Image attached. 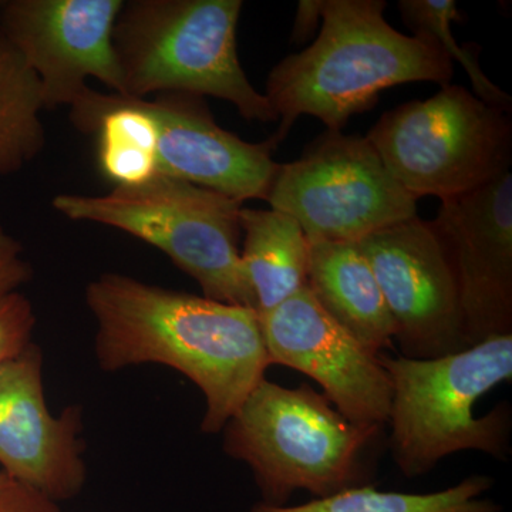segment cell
Here are the masks:
<instances>
[{"mask_svg": "<svg viewBox=\"0 0 512 512\" xmlns=\"http://www.w3.org/2000/svg\"><path fill=\"white\" fill-rule=\"evenodd\" d=\"M97 323L94 355L106 373L163 365L190 379L205 399L201 431L218 434L265 379L269 363L255 309L106 272L87 285Z\"/></svg>", "mask_w": 512, "mask_h": 512, "instance_id": "1", "label": "cell"}, {"mask_svg": "<svg viewBox=\"0 0 512 512\" xmlns=\"http://www.w3.org/2000/svg\"><path fill=\"white\" fill-rule=\"evenodd\" d=\"M382 0H322V29L311 46L285 57L266 80L278 120L276 147L298 117L313 116L342 131L355 114L372 110L379 94L412 82L450 84L454 62L436 43L407 36L384 18Z\"/></svg>", "mask_w": 512, "mask_h": 512, "instance_id": "2", "label": "cell"}, {"mask_svg": "<svg viewBox=\"0 0 512 512\" xmlns=\"http://www.w3.org/2000/svg\"><path fill=\"white\" fill-rule=\"evenodd\" d=\"M379 360L392 384L390 451L404 477L426 476L460 451L507 460L510 407L501 404L484 417L474 409L498 384L511 382L512 333L434 359L380 353Z\"/></svg>", "mask_w": 512, "mask_h": 512, "instance_id": "3", "label": "cell"}, {"mask_svg": "<svg viewBox=\"0 0 512 512\" xmlns=\"http://www.w3.org/2000/svg\"><path fill=\"white\" fill-rule=\"evenodd\" d=\"M380 426L346 419L308 384L261 380L224 427V451L244 461L261 503L284 507L296 491L313 498L369 484L363 456Z\"/></svg>", "mask_w": 512, "mask_h": 512, "instance_id": "4", "label": "cell"}, {"mask_svg": "<svg viewBox=\"0 0 512 512\" xmlns=\"http://www.w3.org/2000/svg\"><path fill=\"white\" fill-rule=\"evenodd\" d=\"M241 0H130L123 2L113 46L123 96L184 93L215 97L248 121L278 120L239 62Z\"/></svg>", "mask_w": 512, "mask_h": 512, "instance_id": "5", "label": "cell"}, {"mask_svg": "<svg viewBox=\"0 0 512 512\" xmlns=\"http://www.w3.org/2000/svg\"><path fill=\"white\" fill-rule=\"evenodd\" d=\"M52 205L67 220L119 229L160 249L200 285L205 298L256 311L239 251L241 202L156 174L109 194H59Z\"/></svg>", "mask_w": 512, "mask_h": 512, "instance_id": "6", "label": "cell"}, {"mask_svg": "<svg viewBox=\"0 0 512 512\" xmlns=\"http://www.w3.org/2000/svg\"><path fill=\"white\" fill-rule=\"evenodd\" d=\"M511 111L460 86L386 111L366 140L414 198L441 201L477 190L510 171Z\"/></svg>", "mask_w": 512, "mask_h": 512, "instance_id": "7", "label": "cell"}, {"mask_svg": "<svg viewBox=\"0 0 512 512\" xmlns=\"http://www.w3.org/2000/svg\"><path fill=\"white\" fill-rule=\"evenodd\" d=\"M417 198L390 175L366 137L326 131L302 157L279 164L266 202L308 239L357 242L417 217Z\"/></svg>", "mask_w": 512, "mask_h": 512, "instance_id": "8", "label": "cell"}, {"mask_svg": "<svg viewBox=\"0 0 512 512\" xmlns=\"http://www.w3.org/2000/svg\"><path fill=\"white\" fill-rule=\"evenodd\" d=\"M123 0H5L0 35L39 80L46 109L70 107L90 79L123 94L113 30Z\"/></svg>", "mask_w": 512, "mask_h": 512, "instance_id": "9", "label": "cell"}, {"mask_svg": "<svg viewBox=\"0 0 512 512\" xmlns=\"http://www.w3.org/2000/svg\"><path fill=\"white\" fill-rule=\"evenodd\" d=\"M396 323L404 357L470 348L453 269L430 222L414 217L357 242Z\"/></svg>", "mask_w": 512, "mask_h": 512, "instance_id": "10", "label": "cell"}, {"mask_svg": "<svg viewBox=\"0 0 512 512\" xmlns=\"http://www.w3.org/2000/svg\"><path fill=\"white\" fill-rule=\"evenodd\" d=\"M259 319L271 365L311 377L353 423L380 427L387 423L392 384L379 355L340 326L308 285Z\"/></svg>", "mask_w": 512, "mask_h": 512, "instance_id": "11", "label": "cell"}, {"mask_svg": "<svg viewBox=\"0 0 512 512\" xmlns=\"http://www.w3.org/2000/svg\"><path fill=\"white\" fill-rule=\"evenodd\" d=\"M456 278L470 346L512 333V174L441 201L430 221Z\"/></svg>", "mask_w": 512, "mask_h": 512, "instance_id": "12", "label": "cell"}, {"mask_svg": "<svg viewBox=\"0 0 512 512\" xmlns=\"http://www.w3.org/2000/svg\"><path fill=\"white\" fill-rule=\"evenodd\" d=\"M82 431V407L50 412L36 343L0 363V471L10 480L55 503L76 498L87 481Z\"/></svg>", "mask_w": 512, "mask_h": 512, "instance_id": "13", "label": "cell"}, {"mask_svg": "<svg viewBox=\"0 0 512 512\" xmlns=\"http://www.w3.org/2000/svg\"><path fill=\"white\" fill-rule=\"evenodd\" d=\"M136 99V97H134ZM158 133L157 173L210 188L232 200H264L279 164L274 141L248 143L218 126L204 97L184 93L137 99Z\"/></svg>", "mask_w": 512, "mask_h": 512, "instance_id": "14", "label": "cell"}, {"mask_svg": "<svg viewBox=\"0 0 512 512\" xmlns=\"http://www.w3.org/2000/svg\"><path fill=\"white\" fill-rule=\"evenodd\" d=\"M306 285L319 305L373 355L392 346L396 323L372 266L355 242L309 239Z\"/></svg>", "mask_w": 512, "mask_h": 512, "instance_id": "15", "label": "cell"}, {"mask_svg": "<svg viewBox=\"0 0 512 512\" xmlns=\"http://www.w3.org/2000/svg\"><path fill=\"white\" fill-rule=\"evenodd\" d=\"M69 109L80 133L96 134L101 174L114 187H133L158 174L156 123L137 99L89 87Z\"/></svg>", "mask_w": 512, "mask_h": 512, "instance_id": "16", "label": "cell"}, {"mask_svg": "<svg viewBox=\"0 0 512 512\" xmlns=\"http://www.w3.org/2000/svg\"><path fill=\"white\" fill-rule=\"evenodd\" d=\"M242 266L254 291L256 312L271 311L308 284L309 239L285 212L241 208Z\"/></svg>", "mask_w": 512, "mask_h": 512, "instance_id": "17", "label": "cell"}, {"mask_svg": "<svg viewBox=\"0 0 512 512\" xmlns=\"http://www.w3.org/2000/svg\"><path fill=\"white\" fill-rule=\"evenodd\" d=\"M43 110L39 80L0 35V177L18 173L45 150Z\"/></svg>", "mask_w": 512, "mask_h": 512, "instance_id": "18", "label": "cell"}, {"mask_svg": "<svg viewBox=\"0 0 512 512\" xmlns=\"http://www.w3.org/2000/svg\"><path fill=\"white\" fill-rule=\"evenodd\" d=\"M491 485V478L480 474L429 494L380 491L375 485L366 484L301 505L275 507L259 501L251 512H503L501 505L483 498Z\"/></svg>", "mask_w": 512, "mask_h": 512, "instance_id": "19", "label": "cell"}, {"mask_svg": "<svg viewBox=\"0 0 512 512\" xmlns=\"http://www.w3.org/2000/svg\"><path fill=\"white\" fill-rule=\"evenodd\" d=\"M399 9L414 36H423L436 43L451 60L466 70L473 84L474 94L490 106L511 111L510 94L491 82L481 70L476 43L460 46L451 32V23L461 22V13L454 0H400Z\"/></svg>", "mask_w": 512, "mask_h": 512, "instance_id": "20", "label": "cell"}, {"mask_svg": "<svg viewBox=\"0 0 512 512\" xmlns=\"http://www.w3.org/2000/svg\"><path fill=\"white\" fill-rule=\"evenodd\" d=\"M36 315L20 291L0 295V363L19 355L32 343Z\"/></svg>", "mask_w": 512, "mask_h": 512, "instance_id": "21", "label": "cell"}, {"mask_svg": "<svg viewBox=\"0 0 512 512\" xmlns=\"http://www.w3.org/2000/svg\"><path fill=\"white\" fill-rule=\"evenodd\" d=\"M22 242L0 224V295L19 291L32 279V265L23 256Z\"/></svg>", "mask_w": 512, "mask_h": 512, "instance_id": "22", "label": "cell"}, {"mask_svg": "<svg viewBox=\"0 0 512 512\" xmlns=\"http://www.w3.org/2000/svg\"><path fill=\"white\" fill-rule=\"evenodd\" d=\"M0 512H63L59 503L28 485L8 480L0 484Z\"/></svg>", "mask_w": 512, "mask_h": 512, "instance_id": "23", "label": "cell"}, {"mask_svg": "<svg viewBox=\"0 0 512 512\" xmlns=\"http://www.w3.org/2000/svg\"><path fill=\"white\" fill-rule=\"evenodd\" d=\"M322 13V0H302L299 2L298 13H296L295 26H293L292 42H305L306 37L311 35L318 25Z\"/></svg>", "mask_w": 512, "mask_h": 512, "instance_id": "24", "label": "cell"}, {"mask_svg": "<svg viewBox=\"0 0 512 512\" xmlns=\"http://www.w3.org/2000/svg\"><path fill=\"white\" fill-rule=\"evenodd\" d=\"M8 476H6L5 473H2V471H0V484L2 483H5L6 480H8Z\"/></svg>", "mask_w": 512, "mask_h": 512, "instance_id": "25", "label": "cell"}]
</instances>
